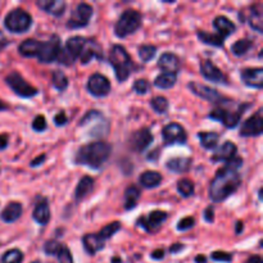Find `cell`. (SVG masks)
<instances>
[{
    "label": "cell",
    "mask_w": 263,
    "mask_h": 263,
    "mask_svg": "<svg viewBox=\"0 0 263 263\" xmlns=\"http://www.w3.org/2000/svg\"><path fill=\"white\" fill-rule=\"evenodd\" d=\"M96 57V58H101V53H100V48L96 45L95 43L93 41H88L84 48L83 53H81L80 59H81V63L86 64L91 61V59Z\"/></svg>",
    "instance_id": "cell-30"
},
{
    "label": "cell",
    "mask_w": 263,
    "mask_h": 263,
    "mask_svg": "<svg viewBox=\"0 0 263 263\" xmlns=\"http://www.w3.org/2000/svg\"><path fill=\"white\" fill-rule=\"evenodd\" d=\"M183 247H185V245H182V244H173V245H171V248H170V252L171 253H173V254H175V253H178V252H181V250L183 249Z\"/></svg>",
    "instance_id": "cell-55"
},
{
    "label": "cell",
    "mask_w": 263,
    "mask_h": 263,
    "mask_svg": "<svg viewBox=\"0 0 263 263\" xmlns=\"http://www.w3.org/2000/svg\"><path fill=\"white\" fill-rule=\"evenodd\" d=\"M57 258H58L59 263H73V258H72L71 252H69L68 248H66L63 245L62 249L59 250V253L57 254Z\"/></svg>",
    "instance_id": "cell-45"
},
{
    "label": "cell",
    "mask_w": 263,
    "mask_h": 263,
    "mask_svg": "<svg viewBox=\"0 0 263 263\" xmlns=\"http://www.w3.org/2000/svg\"><path fill=\"white\" fill-rule=\"evenodd\" d=\"M198 138L200 139V144L204 149L207 150H212L217 146L218 140H220V136L216 133H199L198 134Z\"/></svg>",
    "instance_id": "cell-35"
},
{
    "label": "cell",
    "mask_w": 263,
    "mask_h": 263,
    "mask_svg": "<svg viewBox=\"0 0 263 263\" xmlns=\"http://www.w3.org/2000/svg\"><path fill=\"white\" fill-rule=\"evenodd\" d=\"M149 83L146 80H144V78H141V80H136L135 84H134V90L136 91L138 94H146L149 91Z\"/></svg>",
    "instance_id": "cell-48"
},
{
    "label": "cell",
    "mask_w": 263,
    "mask_h": 263,
    "mask_svg": "<svg viewBox=\"0 0 263 263\" xmlns=\"http://www.w3.org/2000/svg\"><path fill=\"white\" fill-rule=\"evenodd\" d=\"M91 17H93V7L86 3H81L72 11L67 26L69 29H83L88 26Z\"/></svg>",
    "instance_id": "cell-7"
},
{
    "label": "cell",
    "mask_w": 263,
    "mask_h": 263,
    "mask_svg": "<svg viewBox=\"0 0 263 263\" xmlns=\"http://www.w3.org/2000/svg\"><path fill=\"white\" fill-rule=\"evenodd\" d=\"M240 77H242V81L247 86L254 89L263 88V69L260 67L243 69L242 73H240Z\"/></svg>",
    "instance_id": "cell-16"
},
{
    "label": "cell",
    "mask_w": 263,
    "mask_h": 263,
    "mask_svg": "<svg viewBox=\"0 0 263 263\" xmlns=\"http://www.w3.org/2000/svg\"><path fill=\"white\" fill-rule=\"evenodd\" d=\"M67 121H68V118L66 117L64 112H59L58 115L54 117V123H56L57 126H64L67 123Z\"/></svg>",
    "instance_id": "cell-50"
},
{
    "label": "cell",
    "mask_w": 263,
    "mask_h": 263,
    "mask_svg": "<svg viewBox=\"0 0 263 263\" xmlns=\"http://www.w3.org/2000/svg\"><path fill=\"white\" fill-rule=\"evenodd\" d=\"M121 262H122L121 258H113V259H112V263H121Z\"/></svg>",
    "instance_id": "cell-60"
},
{
    "label": "cell",
    "mask_w": 263,
    "mask_h": 263,
    "mask_svg": "<svg viewBox=\"0 0 263 263\" xmlns=\"http://www.w3.org/2000/svg\"><path fill=\"white\" fill-rule=\"evenodd\" d=\"M166 220H167V213L163 212V211H153V212H150V215L138 221V226L143 227L145 231L152 232L155 231Z\"/></svg>",
    "instance_id": "cell-12"
},
{
    "label": "cell",
    "mask_w": 263,
    "mask_h": 263,
    "mask_svg": "<svg viewBox=\"0 0 263 263\" xmlns=\"http://www.w3.org/2000/svg\"><path fill=\"white\" fill-rule=\"evenodd\" d=\"M86 43H88V40H86L85 37H83V36L69 37L66 43V49H64V50H66L67 53L71 56V58L74 61V59L78 58V57L81 56V53H83Z\"/></svg>",
    "instance_id": "cell-21"
},
{
    "label": "cell",
    "mask_w": 263,
    "mask_h": 263,
    "mask_svg": "<svg viewBox=\"0 0 263 263\" xmlns=\"http://www.w3.org/2000/svg\"><path fill=\"white\" fill-rule=\"evenodd\" d=\"M260 8H262L260 4H258L257 7H253L249 16L250 27L257 32H263V16Z\"/></svg>",
    "instance_id": "cell-32"
},
{
    "label": "cell",
    "mask_w": 263,
    "mask_h": 263,
    "mask_svg": "<svg viewBox=\"0 0 263 263\" xmlns=\"http://www.w3.org/2000/svg\"><path fill=\"white\" fill-rule=\"evenodd\" d=\"M94 189V178L90 176H84L80 180V182L76 186L74 190V197L77 200H83L84 198L88 197Z\"/></svg>",
    "instance_id": "cell-28"
},
{
    "label": "cell",
    "mask_w": 263,
    "mask_h": 263,
    "mask_svg": "<svg viewBox=\"0 0 263 263\" xmlns=\"http://www.w3.org/2000/svg\"><path fill=\"white\" fill-rule=\"evenodd\" d=\"M32 217L41 226H45L46 223L50 221V209H49V204L46 199H41L40 202L37 203L34 213H32Z\"/></svg>",
    "instance_id": "cell-22"
},
{
    "label": "cell",
    "mask_w": 263,
    "mask_h": 263,
    "mask_svg": "<svg viewBox=\"0 0 263 263\" xmlns=\"http://www.w3.org/2000/svg\"><path fill=\"white\" fill-rule=\"evenodd\" d=\"M177 192L183 198H189L194 194V183L189 178H182L177 182Z\"/></svg>",
    "instance_id": "cell-39"
},
{
    "label": "cell",
    "mask_w": 263,
    "mask_h": 263,
    "mask_svg": "<svg viewBox=\"0 0 263 263\" xmlns=\"http://www.w3.org/2000/svg\"><path fill=\"white\" fill-rule=\"evenodd\" d=\"M153 140H154V138H153L150 130L149 128H141V130L136 131L134 134L133 139H131V148L135 152H144L153 143Z\"/></svg>",
    "instance_id": "cell-17"
},
{
    "label": "cell",
    "mask_w": 263,
    "mask_h": 263,
    "mask_svg": "<svg viewBox=\"0 0 263 263\" xmlns=\"http://www.w3.org/2000/svg\"><path fill=\"white\" fill-rule=\"evenodd\" d=\"M166 167L168 168L170 171L176 173H183L188 172L192 167V160L190 158H185V157H178V158H172L167 162Z\"/></svg>",
    "instance_id": "cell-29"
},
{
    "label": "cell",
    "mask_w": 263,
    "mask_h": 263,
    "mask_svg": "<svg viewBox=\"0 0 263 263\" xmlns=\"http://www.w3.org/2000/svg\"><path fill=\"white\" fill-rule=\"evenodd\" d=\"M31 263H41L40 260H34V262H31Z\"/></svg>",
    "instance_id": "cell-61"
},
{
    "label": "cell",
    "mask_w": 263,
    "mask_h": 263,
    "mask_svg": "<svg viewBox=\"0 0 263 263\" xmlns=\"http://www.w3.org/2000/svg\"><path fill=\"white\" fill-rule=\"evenodd\" d=\"M7 109H8V106H7V104L4 103V101L2 100V99H0V112H2V111H7Z\"/></svg>",
    "instance_id": "cell-59"
},
{
    "label": "cell",
    "mask_w": 263,
    "mask_h": 263,
    "mask_svg": "<svg viewBox=\"0 0 263 263\" xmlns=\"http://www.w3.org/2000/svg\"><path fill=\"white\" fill-rule=\"evenodd\" d=\"M4 26L13 34H23L29 31L30 27L32 26V17L23 9H13L7 14Z\"/></svg>",
    "instance_id": "cell-5"
},
{
    "label": "cell",
    "mask_w": 263,
    "mask_h": 263,
    "mask_svg": "<svg viewBox=\"0 0 263 263\" xmlns=\"http://www.w3.org/2000/svg\"><path fill=\"white\" fill-rule=\"evenodd\" d=\"M83 244H84V248H85L86 252L91 255L96 254L99 250L104 249V247H106V242L101 240L100 238H99L98 234L85 235V236L83 238Z\"/></svg>",
    "instance_id": "cell-23"
},
{
    "label": "cell",
    "mask_w": 263,
    "mask_h": 263,
    "mask_svg": "<svg viewBox=\"0 0 263 263\" xmlns=\"http://www.w3.org/2000/svg\"><path fill=\"white\" fill-rule=\"evenodd\" d=\"M59 53H61V43H59V37L53 36L51 40L43 43L40 54H39V61L41 63H51V62L58 59Z\"/></svg>",
    "instance_id": "cell-10"
},
{
    "label": "cell",
    "mask_w": 263,
    "mask_h": 263,
    "mask_svg": "<svg viewBox=\"0 0 263 263\" xmlns=\"http://www.w3.org/2000/svg\"><path fill=\"white\" fill-rule=\"evenodd\" d=\"M195 263H207V257L203 254H198L195 257Z\"/></svg>",
    "instance_id": "cell-57"
},
{
    "label": "cell",
    "mask_w": 263,
    "mask_h": 263,
    "mask_svg": "<svg viewBox=\"0 0 263 263\" xmlns=\"http://www.w3.org/2000/svg\"><path fill=\"white\" fill-rule=\"evenodd\" d=\"M62 247H63V244H61L59 242H57V240H49V242H46L45 244H44V252H45V254L48 255H56L59 253V250L62 249Z\"/></svg>",
    "instance_id": "cell-43"
},
{
    "label": "cell",
    "mask_w": 263,
    "mask_h": 263,
    "mask_svg": "<svg viewBox=\"0 0 263 263\" xmlns=\"http://www.w3.org/2000/svg\"><path fill=\"white\" fill-rule=\"evenodd\" d=\"M141 26V16L139 12L134 11V9H127L122 13L120 19L117 21L115 26V34L116 36L123 37L128 36V35L135 34Z\"/></svg>",
    "instance_id": "cell-4"
},
{
    "label": "cell",
    "mask_w": 263,
    "mask_h": 263,
    "mask_svg": "<svg viewBox=\"0 0 263 263\" xmlns=\"http://www.w3.org/2000/svg\"><path fill=\"white\" fill-rule=\"evenodd\" d=\"M6 83L21 98H32V96L39 94V90L32 85H30L18 72L9 73L6 77Z\"/></svg>",
    "instance_id": "cell-6"
},
{
    "label": "cell",
    "mask_w": 263,
    "mask_h": 263,
    "mask_svg": "<svg viewBox=\"0 0 263 263\" xmlns=\"http://www.w3.org/2000/svg\"><path fill=\"white\" fill-rule=\"evenodd\" d=\"M213 26H215V29L218 31V35H220L221 37H223V39H225V37H229L230 35L234 34L235 31V24L232 23L227 17L223 16L217 17V18L215 19V22H213Z\"/></svg>",
    "instance_id": "cell-27"
},
{
    "label": "cell",
    "mask_w": 263,
    "mask_h": 263,
    "mask_svg": "<svg viewBox=\"0 0 263 263\" xmlns=\"http://www.w3.org/2000/svg\"><path fill=\"white\" fill-rule=\"evenodd\" d=\"M200 72H202L203 77L211 83L227 84V77L225 76V73L211 61H203L200 63Z\"/></svg>",
    "instance_id": "cell-13"
},
{
    "label": "cell",
    "mask_w": 263,
    "mask_h": 263,
    "mask_svg": "<svg viewBox=\"0 0 263 263\" xmlns=\"http://www.w3.org/2000/svg\"><path fill=\"white\" fill-rule=\"evenodd\" d=\"M209 118L218 121V122H222L227 128H234L239 125L242 115L239 112H232L231 113V112H227L226 109L216 108L209 113Z\"/></svg>",
    "instance_id": "cell-11"
},
{
    "label": "cell",
    "mask_w": 263,
    "mask_h": 263,
    "mask_svg": "<svg viewBox=\"0 0 263 263\" xmlns=\"http://www.w3.org/2000/svg\"><path fill=\"white\" fill-rule=\"evenodd\" d=\"M198 39L202 41L203 44H207V45L216 46V48H222L223 43H225V39L221 37L218 34H209V32L205 31H198Z\"/></svg>",
    "instance_id": "cell-31"
},
{
    "label": "cell",
    "mask_w": 263,
    "mask_h": 263,
    "mask_svg": "<svg viewBox=\"0 0 263 263\" xmlns=\"http://www.w3.org/2000/svg\"><path fill=\"white\" fill-rule=\"evenodd\" d=\"M247 263H263V260L260 255H252V257L248 258Z\"/></svg>",
    "instance_id": "cell-56"
},
{
    "label": "cell",
    "mask_w": 263,
    "mask_h": 263,
    "mask_svg": "<svg viewBox=\"0 0 263 263\" xmlns=\"http://www.w3.org/2000/svg\"><path fill=\"white\" fill-rule=\"evenodd\" d=\"M140 199V189L138 186H130L125 192V208L126 209H134Z\"/></svg>",
    "instance_id": "cell-33"
},
{
    "label": "cell",
    "mask_w": 263,
    "mask_h": 263,
    "mask_svg": "<svg viewBox=\"0 0 263 263\" xmlns=\"http://www.w3.org/2000/svg\"><path fill=\"white\" fill-rule=\"evenodd\" d=\"M262 111H258L255 115L248 118L240 130V135L244 138H249V136H259L262 134Z\"/></svg>",
    "instance_id": "cell-15"
},
{
    "label": "cell",
    "mask_w": 263,
    "mask_h": 263,
    "mask_svg": "<svg viewBox=\"0 0 263 263\" xmlns=\"http://www.w3.org/2000/svg\"><path fill=\"white\" fill-rule=\"evenodd\" d=\"M22 211H23V208H22L21 203L12 202V203H9L6 208H4V211L2 212L0 217H2V220H3L4 222L13 223V222H16L19 217H21Z\"/></svg>",
    "instance_id": "cell-25"
},
{
    "label": "cell",
    "mask_w": 263,
    "mask_h": 263,
    "mask_svg": "<svg viewBox=\"0 0 263 263\" xmlns=\"http://www.w3.org/2000/svg\"><path fill=\"white\" fill-rule=\"evenodd\" d=\"M204 220L209 223H212L213 221H215V208H213L212 205H209V207L205 208Z\"/></svg>",
    "instance_id": "cell-49"
},
{
    "label": "cell",
    "mask_w": 263,
    "mask_h": 263,
    "mask_svg": "<svg viewBox=\"0 0 263 263\" xmlns=\"http://www.w3.org/2000/svg\"><path fill=\"white\" fill-rule=\"evenodd\" d=\"M253 43L248 39H242V40H238L234 45L231 46V53L235 57H243L248 53V51L252 49Z\"/></svg>",
    "instance_id": "cell-36"
},
{
    "label": "cell",
    "mask_w": 263,
    "mask_h": 263,
    "mask_svg": "<svg viewBox=\"0 0 263 263\" xmlns=\"http://www.w3.org/2000/svg\"><path fill=\"white\" fill-rule=\"evenodd\" d=\"M41 46H43V41H37L34 40V39H27L23 43L19 45L18 50L21 53V56L29 57V58H32V57H39L41 50Z\"/></svg>",
    "instance_id": "cell-24"
},
{
    "label": "cell",
    "mask_w": 263,
    "mask_h": 263,
    "mask_svg": "<svg viewBox=\"0 0 263 263\" xmlns=\"http://www.w3.org/2000/svg\"><path fill=\"white\" fill-rule=\"evenodd\" d=\"M238 148L232 141H226L225 144L220 146L213 154L212 161L213 162H230L236 157Z\"/></svg>",
    "instance_id": "cell-18"
},
{
    "label": "cell",
    "mask_w": 263,
    "mask_h": 263,
    "mask_svg": "<svg viewBox=\"0 0 263 263\" xmlns=\"http://www.w3.org/2000/svg\"><path fill=\"white\" fill-rule=\"evenodd\" d=\"M150 257H152L153 259H155V260L163 259V258H165V250H163V249H155L154 252L150 254Z\"/></svg>",
    "instance_id": "cell-51"
},
{
    "label": "cell",
    "mask_w": 263,
    "mask_h": 263,
    "mask_svg": "<svg viewBox=\"0 0 263 263\" xmlns=\"http://www.w3.org/2000/svg\"><path fill=\"white\" fill-rule=\"evenodd\" d=\"M8 135H6V134H2L0 135V150H4V149L8 146Z\"/></svg>",
    "instance_id": "cell-53"
},
{
    "label": "cell",
    "mask_w": 263,
    "mask_h": 263,
    "mask_svg": "<svg viewBox=\"0 0 263 263\" xmlns=\"http://www.w3.org/2000/svg\"><path fill=\"white\" fill-rule=\"evenodd\" d=\"M244 225H243V222L242 221H238L236 222V234H240V232L243 231V229H244Z\"/></svg>",
    "instance_id": "cell-58"
},
{
    "label": "cell",
    "mask_w": 263,
    "mask_h": 263,
    "mask_svg": "<svg viewBox=\"0 0 263 263\" xmlns=\"http://www.w3.org/2000/svg\"><path fill=\"white\" fill-rule=\"evenodd\" d=\"M188 88H189L190 90H192V93H194L195 95L204 99V100L211 101V103H220V101H223V98L220 95V93L207 85H203V84L199 83H189Z\"/></svg>",
    "instance_id": "cell-14"
},
{
    "label": "cell",
    "mask_w": 263,
    "mask_h": 263,
    "mask_svg": "<svg viewBox=\"0 0 263 263\" xmlns=\"http://www.w3.org/2000/svg\"><path fill=\"white\" fill-rule=\"evenodd\" d=\"M45 160H46V155L45 154H41L40 157L35 158V160L32 161V162H31V167H36V166H40L41 163H43Z\"/></svg>",
    "instance_id": "cell-54"
},
{
    "label": "cell",
    "mask_w": 263,
    "mask_h": 263,
    "mask_svg": "<svg viewBox=\"0 0 263 263\" xmlns=\"http://www.w3.org/2000/svg\"><path fill=\"white\" fill-rule=\"evenodd\" d=\"M109 62L115 68L116 77L120 83H125L131 74V57L122 45H115L109 53Z\"/></svg>",
    "instance_id": "cell-3"
},
{
    "label": "cell",
    "mask_w": 263,
    "mask_h": 263,
    "mask_svg": "<svg viewBox=\"0 0 263 263\" xmlns=\"http://www.w3.org/2000/svg\"><path fill=\"white\" fill-rule=\"evenodd\" d=\"M162 136L165 145H176V144L183 145L188 141L185 128L178 123H170V125L165 126L162 130Z\"/></svg>",
    "instance_id": "cell-8"
},
{
    "label": "cell",
    "mask_w": 263,
    "mask_h": 263,
    "mask_svg": "<svg viewBox=\"0 0 263 263\" xmlns=\"http://www.w3.org/2000/svg\"><path fill=\"white\" fill-rule=\"evenodd\" d=\"M86 88H88L89 93L91 95L103 98V96L108 95L109 91H111V83H109L108 78L106 76H103V74L94 73L89 78Z\"/></svg>",
    "instance_id": "cell-9"
},
{
    "label": "cell",
    "mask_w": 263,
    "mask_h": 263,
    "mask_svg": "<svg viewBox=\"0 0 263 263\" xmlns=\"http://www.w3.org/2000/svg\"><path fill=\"white\" fill-rule=\"evenodd\" d=\"M120 229H121V223L116 221V222H112V223H109V225H107V226H104L98 235L101 240L106 242V240L111 239V238L113 236L116 232L120 231Z\"/></svg>",
    "instance_id": "cell-40"
},
{
    "label": "cell",
    "mask_w": 263,
    "mask_h": 263,
    "mask_svg": "<svg viewBox=\"0 0 263 263\" xmlns=\"http://www.w3.org/2000/svg\"><path fill=\"white\" fill-rule=\"evenodd\" d=\"M211 258L216 262H225V263H230L232 260V254L227 252H222V250H217V252H213L211 254Z\"/></svg>",
    "instance_id": "cell-44"
},
{
    "label": "cell",
    "mask_w": 263,
    "mask_h": 263,
    "mask_svg": "<svg viewBox=\"0 0 263 263\" xmlns=\"http://www.w3.org/2000/svg\"><path fill=\"white\" fill-rule=\"evenodd\" d=\"M23 253L19 249H11L0 257V263H22Z\"/></svg>",
    "instance_id": "cell-37"
},
{
    "label": "cell",
    "mask_w": 263,
    "mask_h": 263,
    "mask_svg": "<svg viewBox=\"0 0 263 263\" xmlns=\"http://www.w3.org/2000/svg\"><path fill=\"white\" fill-rule=\"evenodd\" d=\"M112 148L103 141H95V143L86 144L81 146L76 153L74 162L77 165L88 166L93 170H99L104 166L111 155Z\"/></svg>",
    "instance_id": "cell-2"
},
{
    "label": "cell",
    "mask_w": 263,
    "mask_h": 263,
    "mask_svg": "<svg viewBox=\"0 0 263 263\" xmlns=\"http://www.w3.org/2000/svg\"><path fill=\"white\" fill-rule=\"evenodd\" d=\"M32 128L36 133H44L46 130V121L44 118V116H37L36 118L32 122Z\"/></svg>",
    "instance_id": "cell-47"
},
{
    "label": "cell",
    "mask_w": 263,
    "mask_h": 263,
    "mask_svg": "<svg viewBox=\"0 0 263 263\" xmlns=\"http://www.w3.org/2000/svg\"><path fill=\"white\" fill-rule=\"evenodd\" d=\"M195 225V220L193 217H185L181 221H178L177 223V230L178 231H186V230L192 229Z\"/></svg>",
    "instance_id": "cell-46"
},
{
    "label": "cell",
    "mask_w": 263,
    "mask_h": 263,
    "mask_svg": "<svg viewBox=\"0 0 263 263\" xmlns=\"http://www.w3.org/2000/svg\"><path fill=\"white\" fill-rule=\"evenodd\" d=\"M53 85L58 91H64L68 88V78L61 69L53 72Z\"/></svg>",
    "instance_id": "cell-38"
},
{
    "label": "cell",
    "mask_w": 263,
    "mask_h": 263,
    "mask_svg": "<svg viewBox=\"0 0 263 263\" xmlns=\"http://www.w3.org/2000/svg\"><path fill=\"white\" fill-rule=\"evenodd\" d=\"M36 6L41 11L53 14L56 17L62 16L66 11V3L62 0H39V2H36Z\"/></svg>",
    "instance_id": "cell-20"
},
{
    "label": "cell",
    "mask_w": 263,
    "mask_h": 263,
    "mask_svg": "<svg viewBox=\"0 0 263 263\" xmlns=\"http://www.w3.org/2000/svg\"><path fill=\"white\" fill-rule=\"evenodd\" d=\"M163 177L160 172L157 171H145L143 175L139 177V182L141 186L146 188V189H153V188H157L158 185H161Z\"/></svg>",
    "instance_id": "cell-26"
},
{
    "label": "cell",
    "mask_w": 263,
    "mask_h": 263,
    "mask_svg": "<svg viewBox=\"0 0 263 263\" xmlns=\"http://www.w3.org/2000/svg\"><path fill=\"white\" fill-rule=\"evenodd\" d=\"M150 106L160 115H163V113L168 111V100L165 96H155V98H153L150 100Z\"/></svg>",
    "instance_id": "cell-42"
},
{
    "label": "cell",
    "mask_w": 263,
    "mask_h": 263,
    "mask_svg": "<svg viewBox=\"0 0 263 263\" xmlns=\"http://www.w3.org/2000/svg\"><path fill=\"white\" fill-rule=\"evenodd\" d=\"M138 53L141 61L146 63V62L152 61V59L154 58L155 53H157V48H155L154 45H143L139 48Z\"/></svg>",
    "instance_id": "cell-41"
},
{
    "label": "cell",
    "mask_w": 263,
    "mask_h": 263,
    "mask_svg": "<svg viewBox=\"0 0 263 263\" xmlns=\"http://www.w3.org/2000/svg\"><path fill=\"white\" fill-rule=\"evenodd\" d=\"M242 166V158L235 157L234 160L227 162L225 167L217 171L209 186V198L213 202H223L239 189L242 182L239 170Z\"/></svg>",
    "instance_id": "cell-1"
},
{
    "label": "cell",
    "mask_w": 263,
    "mask_h": 263,
    "mask_svg": "<svg viewBox=\"0 0 263 263\" xmlns=\"http://www.w3.org/2000/svg\"><path fill=\"white\" fill-rule=\"evenodd\" d=\"M158 67L163 71V73H173L176 74L180 71V59L176 54L165 53L158 59Z\"/></svg>",
    "instance_id": "cell-19"
},
{
    "label": "cell",
    "mask_w": 263,
    "mask_h": 263,
    "mask_svg": "<svg viewBox=\"0 0 263 263\" xmlns=\"http://www.w3.org/2000/svg\"><path fill=\"white\" fill-rule=\"evenodd\" d=\"M176 81H177V74L162 73L154 80V85L157 88L163 89V90H167V89H171L175 86Z\"/></svg>",
    "instance_id": "cell-34"
},
{
    "label": "cell",
    "mask_w": 263,
    "mask_h": 263,
    "mask_svg": "<svg viewBox=\"0 0 263 263\" xmlns=\"http://www.w3.org/2000/svg\"><path fill=\"white\" fill-rule=\"evenodd\" d=\"M8 44H9V40L7 39V36L3 34V32L0 31V51L3 50V49H6L7 46H8Z\"/></svg>",
    "instance_id": "cell-52"
}]
</instances>
